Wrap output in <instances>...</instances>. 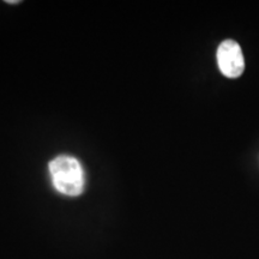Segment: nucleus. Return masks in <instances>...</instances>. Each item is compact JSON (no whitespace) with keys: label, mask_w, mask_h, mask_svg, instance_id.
<instances>
[{"label":"nucleus","mask_w":259,"mask_h":259,"mask_svg":"<svg viewBox=\"0 0 259 259\" xmlns=\"http://www.w3.org/2000/svg\"><path fill=\"white\" fill-rule=\"evenodd\" d=\"M52 183L58 192L64 196L77 197L84 190V170L77 158L61 155L51 161Z\"/></svg>","instance_id":"nucleus-1"},{"label":"nucleus","mask_w":259,"mask_h":259,"mask_svg":"<svg viewBox=\"0 0 259 259\" xmlns=\"http://www.w3.org/2000/svg\"><path fill=\"white\" fill-rule=\"evenodd\" d=\"M218 63L222 74L238 78L245 70V59L240 45L234 40H225L219 46Z\"/></svg>","instance_id":"nucleus-2"}]
</instances>
